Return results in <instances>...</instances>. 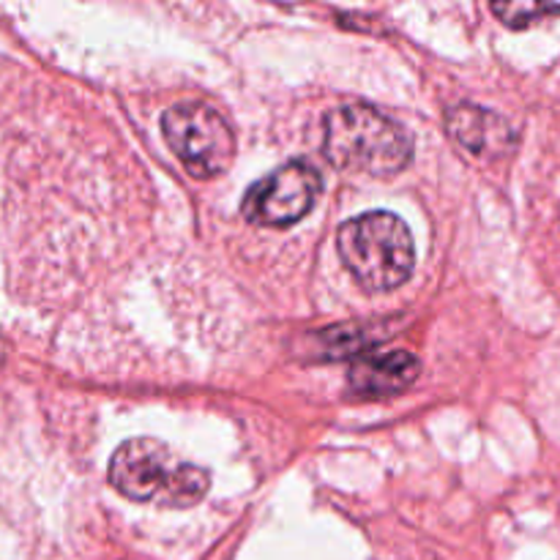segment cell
Returning <instances> with one entry per match:
<instances>
[{"label":"cell","instance_id":"8992f818","mask_svg":"<svg viewBox=\"0 0 560 560\" xmlns=\"http://www.w3.org/2000/svg\"><path fill=\"white\" fill-rule=\"evenodd\" d=\"M419 370V359L408 350H366L350 366L348 386L359 397H392L413 386Z\"/></svg>","mask_w":560,"mask_h":560},{"label":"cell","instance_id":"5b68a950","mask_svg":"<svg viewBox=\"0 0 560 560\" xmlns=\"http://www.w3.org/2000/svg\"><path fill=\"white\" fill-rule=\"evenodd\" d=\"M320 186V173L304 159H293L249 186L241 213L266 228H290L312 211Z\"/></svg>","mask_w":560,"mask_h":560},{"label":"cell","instance_id":"3957f363","mask_svg":"<svg viewBox=\"0 0 560 560\" xmlns=\"http://www.w3.org/2000/svg\"><path fill=\"white\" fill-rule=\"evenodd\" d=\"M339 255L366 290H394L413 273L416 246L408 224L388 211H370L339 228Z\"/></svg>","mask_w":560,"mask_h":560},{"label":"cell","instance_id":"277c9868","mask_svg":"<svg viewBox=\"0 0 560 560\" xmlns=\"http://www.w3.org/2000/svg\"><path fill=\"white\" fill-rule=\"evenodd\" d=\"M170 148L195 178H217L233 164L235 137L228 120L206 102H178L162 115Z\"/></svg>","mask_w":560,"mask_h":560},{"label":"cell","instance_id":"ba28073f","mask_svg":"<svg viewBox=\"0 0 560 560\" xmlns=\"http://www.w3.org/2000/svg\"><path fill=\"white\" fill-rule=\"evenodd\" d=\"M492 11L506 22L509 27H528L541 16L560 14V5L552 3H492Z\"/></svg>","mask_w":560,"mask_h":560},{"label":"cell","instance_id":"6da1fadb","mask_svg":"<svg viewBox=\"0 0 560 560\" xmlns=\"http://www.w3.org/2000/svg\"><path fill=\"white\" fill-rule=\"evenodd\" d=\"M323 153L339 170L388 178L408 167L413 142L397 120L372 104H345L326 115Z\"/></svg>","mask_w":560,"mask_h":560},{"label":"cell","instance_id":"52a82bcc","mask_svg":"<svg viewBox=\"0 0 560 560\" xmlns=\"http://www.w3.org/2000/svg\"><path fill=\"white\" fill-rule=\"evenodd\" d=\"M454 140L476 156H506L517 145V135L503 115L479 104H457L446 113Z\"/></svg>","mask_w":560,"mask_h":560},{"label":"cell","instance_id":"7a4b0ae2","mask_svg":"<svg viewBox=\"0 0 560 560\" xmlns=\"http://www.w3.org/2000/svg\"><path fill=\"white\" fill-rule=\"evenodd\" d=\"M107 476L120 495L170 509L195 506L211 487L206 470L175 463L173 452L153 438H135L115 448Z\"/></svg>","mask_w":560,"mask_h":560}]
</instances>
